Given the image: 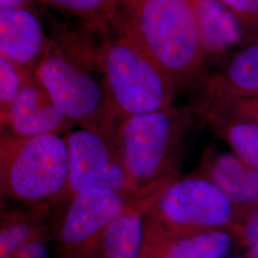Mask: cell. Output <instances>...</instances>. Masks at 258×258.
<instances>
[{
	"label": "cell",
	"instance_id": "cell-1",
	"mask_svg": "<svg viewBox=\"0 0 258 258\" xmlns=\"http://www.w3.org/2000/svg\"><path fill=\"white\" fill-rule=\"evenodd\" d=\"M109 27L132 40L178 88L202 73L206 55L189 0H117Z\"/></svg>",
	"mask_w": 258,
	"mask_h": 258
},
{
	"label": "cell",
	"instance_id": "cell-2",
	"mask_svg": "<svg viewBox=\"0 0 258 258\" xmlns=\"http://www.w3.org/2000/svg\"><path fill=\"white\" fill-rule=\"evenodd\" d=\"M195 109L171 105L120 120L112 141L139 189L177 177Z\"/></svg>",
	"mask_w": 258,
	"mask_h": 258
},
{
	"label": "cell",
	"instance_id": "cell-3",
	"mask_svg": "<svg viewBox=\"0 0 258 258\" xmlns=\"http://www.w3.org/2000/svg\"><path fill=\"white\" fill-rule=\"evenodd\" d=\"M111 138L120 120L173 105L179 89L132 40L109 30L101 49Z\"/></svg>",
	"mask_w": 258,
	"mask_h": 258
},
{
	"label": "cell",
	"instance_id": "cell-4",
	"mask_svg": "<svg viewBox=\"0 0 258 258\" xmlns=\"http://www.w3.org/2000/svg\"><path fill=\"white\" fill-rule=\"evenodd\" d=\"M69 171L66 137L0 135V188L10 199L29 207L61 204Z\"/></svg>",
	"mask_w": 258,
	"mask_h": 258
},
{
	"label": "cell",
	"instance_id": "cell-5",
	"mask_svg": "<svg viewBox=\"0 0 258 258\" xmlns=\"http://www.w3.org/2000/svg\"><path fill=\"white\" fill-rule=\"evenodd\" d=\"M95 72L99 71L93 65L52 39L48 53L34 73L67 119L81 128L111 139L105 87Z\"/></svg>",
	"mask_w": 258,
	"mask_h": 258
},
{
	"label": "cell",
	"instance_id": "cell-6",
	"mask_svg": "<svg viewBox=\"0 0 258 258\" xmlns=\"http://www.w3.org/2000/svg\"><path fill=\"white\" fill-rule=\"evenodd\" d=\"M146 221L174 236L232 231L237 221V208L205 176H187L166 184Z\"/></svg>",
	"mask_w": 258,
	"mask_h": 258
},
{
	"label": "cell",
	"instance_id": "cell-7",
	"mask_svg": "<svg viewBox=\"0 0 258 258\" xmlns=\"http://www.w3.org/2000/svg\"><path fill=\"white\" fill-rule=\"evenodd\" d=\"M150 186L139 191L95 188L74 194L59 219L52 223L56 258L81 257L111 222Z\"/></svg>",
	"mask_w": 258,
	"mask_h": 258
},
{
	"label": "cell",
	"instance_id": "cell-8",
	"mask_svg": "<svg viewBox=\"0 0 258 258\" xmlns=\"http://www.w3.org/2000/svg\"><path fill=\"white\" fill-rule=\"evenodd\" d=\"M65 137L69 171L61 204L66 203L74 194L95 188L142 190L129 178L111 139L83 128L70 131Z\"/></svg>",
	"mask_w": 258,
	"mask_h": 258
},
{
	"label": "cell",
	"instance_id": "cell-9",
	"mask_svg": "<svg viewBox=\"0 0 258 258\" xmlns=\"http://www.w3.org/2000/svg\"><path fill=\"white\" fill-rule=\"evenodd\" d=\"M175 178L153 184L140 195L80 258H142L147 214L166 184Z\"/></svg>",
	"mask_w": 258,
	"mask_h": 258
},
{
	"label": "cell",
	"instance_id": "cell-10",
	"mask_svg": "<svg viewBox=\"0 0 258 258\" xmlns=\"http://www.w3.org/2000/svg\"><path fill=\"white\" fill-rule=\"evenodd\" d=\"M0 121L1 129L18 137L61 136L75 125L55 107L34 72L28 76L18 99Z\"/></svg>",
	"mask_w": 258,
	"mask_h": 258
},
{
	"label": "cell",
	"instance_id": "cell-11",
	"mask_svg": "<svg viewBox=\"0 0 258 258\" xmlns=\"http://www.w3.org/2000/svg\"><path fill=\"white\" fill-rule=\"evenodd\" d=\"M51 44L35 10L0 6V56L35 72Z\"/></svg>",
	"mask_w": 258,
	"mask_h": 258
},
{
	"label": "cell",
	"instance_id": "cell-12",
	"mask_svg": "<svg viewBox=\"0 0 258 258\" xmlns=\"http://www.w3.org/2000/svg\"><path fill=\"white\" fill-rule=\"evenodd\" d=\"M236 241L231 230L174 236L146 221L144 251L152 258H227Z\"/></svg>",
	"mask_w": 258,
	"mask_h": 258
},
{
	"label": "cell",
	"instance_id": "cell-13",
	"mask_svg": "<svg viewBox=\"0 0 258 258\" xmlns=\"http://www.w3.org/2000/svg\"><path fill=\"white\" fill-rule=\"evenodd\" d=\"M203 104L258 98V42L232 55L205 82Z\"/></svg>",
	"mask_w": 258,
	"mask_h": 258
},
{
	"label": "cell",
	"instance_id": "cell-14",
	"mask_svg": "<svg viewBox=\"0 0 258 258\" xmlns=\"http://www.w3.org/2000/svg\"><path fill=\"white\" fill-rule=\"evenodd\" d=\"M201 174L212 181L237 209L258 203V171L232 152L205 153Z\"/></svg>",
	"mask_w": 258,
	"mask_h": 258
},
{
	"label": "cell",
	"instance_id": "cell-15",
	"mask_svg": "<svg viewBox=\"0 0 258 258\" xmlns=\"http://www.w3.org/2000/svg\"><path fill=\"white\" fill-rule=\"evenodd\" d=\"M207 56H219L244 41L248 34L222 0H189Z\"/></svg>",
	"mask_w": 258,
	"mask_h": 258
},
{
	"label": "cell",
	"instance_id": "cell-16",
	"mask_svg": "<svg viewBox=\"0 0 258 258\" xmlns=\"http://www.w3.org/2000/svg\"><path fill=\"white\" fill-rule=\"evenodd\" d=\"M51 205L9 210L0 217V258L15 256L30 241L52 231Z\"/></svg>",
	"mask_w": 258,
	"mask_h": 258
},
{
	"label": "cell",
	"instance_id": "cell-17",
	"mask_svg": "<svg viewBox=\"0 0 258 258\" xmlns=\"http://www.w3.org/2000/svg\"><path fill=\"white\" fill-rule=\"evenodd\" d=\"M210 123L215 126L234 155L258 171V123L236 119H220Z\"/></svg>",
	"mask_w": 258,
	"mask_h": 258
},
{
	"label": "cell",
	"instance_id": "cell-18",
	"mask_svg": "<svg viewBox=\"0 0 258 258\" xmlns=\"http://www.w3.org/2000/svg\"><path fill=\"white\" fill-rule=\"evenodd\" d=\"M41 3L86 24L109 26L117 0H40Z\"/></svg>",
	"mask_w": 258,
	"mask_h": 258
},
{
	"label": "cell",
	"instance_id": "cell-19",
	"mask_svg": "<svg viewBox=\"0 0 258 258\" xmlns=\"http://www.w3.org/2000/svg\"><path fill=\"white\" fill-rule=\"evenodd\" d=\"M196 110L209 122L220 119H236L258 123V98L202 104Z\"/></svg>",
	"mask_w": 258,
	"mask_h": 258
},
{
	"label": "cell",
	"instance_id": "cell-20",
	"mask_svg": "<svg viewBox=\"0 0 258 258\" xmlns=\"http://www.w3.org/2000/svg\"><path fill=\"white\" fill-rule=\"evenodd\" d=\"M30 73L0 56V119L9 113Z\"/></svg>",
	"mask_w": 258,
	"mask_h": 258
},
{
	"label": "cell",
	"instance_id": "cell-21",
	"mask_svg": "<svg viewBox=\"0 0 258 258\" xmlns=\"http://www.w3.org/2000/svg\"><path fill=\"white\" fill-rule=\"evenodd\" d=\"M232 231L246 247V258H258V207L237 209V221Z\"/></svg>",
	"mask_w": 258,
	"mask_h": 258
},
{
	"label": "cell",
	"instance_id": "cell-22",
	"mask_svg": "<svg viewBox=\"0 0 258 258\" xmlns=\"http://www.w3.org/2000/svg\"><path fill=\"white\" fill-rule=\"evenodd\" d=\"M244 26L250 37L258 34V0H222Z\"/></svg>",
	"mask_w": 258,
	"mask_h": 258
},
{
	"label": "cell",
	"instance_id": "cell-23",
	"mask_svg": "<svg viewBox=\"0 0 258 258\" xmlns=\"http://www.w3.org/2000/svg\"><path fill=\"white\" fill-rule=\"evenodd\" d=\"M50 240H52V231L30 241L19 249L15 256L17 258H50Z\"/></svg>",
	"mask_w": 258,
	"mask_h": 258
},
{
	"label": "cell",
	"instance_id": "cell-24",
	"mask_svg": "<svg viewBox=\"0 0 258 258\" xmlns=\"http://www.w3.org/2000/svg\"><path fill=\"white\" fill-rule=\"evenodd\" d=\"M37 2L40 0H0V6L4 7H25L35 10Z\"/></svg>",
	"mask_w": 258,
	"mask_h": 258
},
{
	"label": "cell",
	"instance_id": "cell-25",
	"mask_svg": "<svg viewBox=\"0 0 258 258\" xmlns=\"http://www.w3.org/2000/svg\"><path fill=\"white\" fill-rule=\"evenodd\" d=\"M255 42H258V34L252 36V37H250V39H249V44L250 43H255Z\"/></svg>",
	"mask_w": 258,
	"mask_h": 258
},
{
	"label": "cell",
	"instance_id": "cell-26",
	"mask_svg": "<svg viewBox=\"0 0 258 258\" xmlns=\"http://www.w3.org/2000/svg\"><path fill=\"white\" fill-rule=\"evenodd\" d=\"M142 258H152L148 253H147L146 251H143V255H142Z\"/></svg>",
	"mask_w": 258,
	"mask_h": 258
},
{
	"label": "cell",
	"instance_id": "cell-27",
	"mask_svg": "<svg viewBox=\"0 0 258 258\" xmlns=\"http://www.w3.org/2000/svg\"><path fill=\"white\" fill-rule=\"evenodd\" d=\"M227 258H246V256H245V257H243V256H231V257Z\"/></svg>",
	"mask_w": 258,
	"mask_h": 258
},
{
	"label": "cell",
	"instance_id": "cell-28",
	"mask_svg": "<svg viewBox=\"0 0 258 258\" xmlns=\"http://www.w3.org/2000/svg\"><path fill=\"white\" fill-rule=\"evenodd\" d=\"M8 258H17L16 256H12V257H8Z\"/></svg>",
	"mask_w": 258,
	"mask_h": 258
}]
</instances>
